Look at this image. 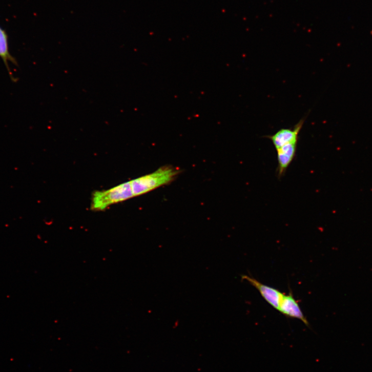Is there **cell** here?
<instances>
[{"mask_svg": "<svg viewBox=\"0 0 372 372\" xmlns=\"http://www.w3.org/2000/svg\"><path fill=\"white\" fill-rule=\"evenodd\" d=\"M304 119H301L294 129H283L274 135L266 137L270 139L278 149L288 144L298 143L299 134L302 128Z\"/></svg>", "mask_w": 372, "mask_h": 372, "instance_id": "3", "label": "cell"}, {"mask_svg": "<svg viewBox=\"0 0 372 372\" xmlns=\"http://www.w3.org/2000/svg\"><path fill=\"white\" fill-rule=\"evenodd\" d=\"M297 143H293L284 146L278 149L277 173L279 177H282L285 173L296 155Z\"/></svg>", "mask_w": 372, "mask_h": 372, "instance_id": "6", "label": "cell"}, {"mask_svg": "<svg viewBox=\"0 0 372 372\" xmlns=\"http://www.w3.org/2000/svg\"><path fill=\"white\" fill-rule=\"evenodd\" d=\"M242 278L255 287L264 299L273 307L279 310L284 294L279 290L265 285L257 280L247 276H242Z\"/></svg>", "mask_w": 372, "mask_h": 372, "instance_id": "4", "label": "cell"}, {"mask_svg": "<svg viewBox=\"0 0 372 372\" xmlns=\"http://www.w3.org/2000/svg\"><path fill=\"white\" fill-rule=\"evenodd\" d=\"M278 311L287 317L298 319L307 326H309V323L302 313L298 302L291 293L288 295L284 294Z\"/></svg>", "mask_w": 372, "mask_h": 372, "instance_id": "5", "label": "cell"}, {"mask_svg": "<svg viewBox=\"0 0 372 372\" xmlns=\"http://www.w3.org/2000/svg\"><path fill=\"white\" fill-rule=\"evenodd\" d=\"M179 170L164 166L154 172L131 181L134 197L146 194L172 181Z\"/></svg>", "mask_w": 372, "mask_h": 372, "instance_id": "1", "label": "cell"}, {"mask_svg": "<svg viewBox=\"0 0 372 372\" xmlns=\"http://www.w3.org/2000/svg\"><path fill=\"white\" fill-rule=\"evenodd\" d=\"M0 58L3 60L4 64L9 72L10 77L13 82H16L9 67V62L18 67V62L11 54L9 49V36L7 31L0 26Z\"/></svg>", "mask_w": 372, "mask_h": 372, "instance_id": "7", "label": "cell"}, {"mask_svg": "<svg viewBox=\"0 0 372 372\" xmlns=\"http://www.w3.org/2000/svg\"><path fill=\"white\" fill-rule=\"evenodd\" d=\"M134 197L131 182L128 181L110 190L95 192L92 197L91 209L96 211H103L112 204Z\"/></svg>", "mask_w": 372, "mask_h": 372, "instance_id": "2", "label": "cell"}]
</instances>
